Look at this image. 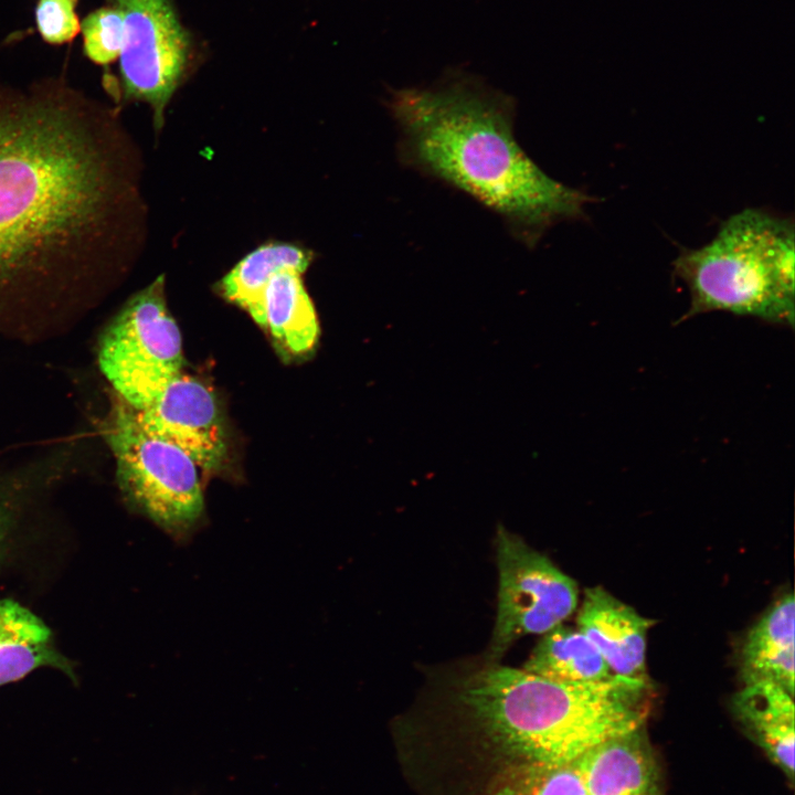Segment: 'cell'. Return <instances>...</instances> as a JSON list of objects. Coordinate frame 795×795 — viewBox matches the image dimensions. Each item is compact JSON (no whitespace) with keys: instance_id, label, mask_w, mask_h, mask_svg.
<instances>
[{"instance_id":"6da1fadb","label":"cell","mask_w":795,"mask_h":795,"mask_svg":"<svg viewBox=\"0 0 795 795\" xmlns=\"http://www.w3.org/2000/svg\"><path fill=\"white\" fill-rule=\"evenodd\" d=\"M123 141L62 81L0 87V332L67 327L105 294L132 199Z\"/></svg>"},{"instance_id":"7a4b0ae2","label":"cell","mask_w":795,"mask_h":795,"mask_svg":"<svg viewBox=\"0 0 795 795\" xmlns=\"http://www.w3.org/2000/svg\"><path fill=\"white\" fill-rule=\"evenodd\" d=\"M401 162L475 199L529 247L596 200L547 174L518 144L515 99L465 71L392 89Z\"/></svg>"},{"instance_id":"3957f363","label":"cell","mask_w":795,"mask_h":795,"mask_svg":"<svg viewBox=\"0 0 795 795\" xmlns=\"http://www.w3.org/2000/svg\"><path fill=\"white\" fill-rule=\"evenodd\" d=\"M444 679L465 723L529 772L574 762L644 727L650 710L647 678L564 683L486 657Z\"/></svg>"},{"instance_id":"277c9868","label":"cell","mask_w":795,"mask_h":795,"mask_svg":"<svg viewBox=\"0 0 795 795\" xmlns=\"http://www.w3.org/2000/svg\"><path fill=\"white\" fill-rule=\"evenodd\" d=\"M794 242L793 219L748 208L723 221L707 244L681 247L672 267L690 296L682 319L727 311L793 327Z\"/></svg>"},{"instance_id":"5b68a950","label":"cell","mask_w":795,"mask_h":795,"mask_svg":"<svg viewBox=\"0 0 795 795\" xmlns=\"http://www.w3.org/2000/svg\"><path fill=\"white\" fill-rule=\"evenodd\" d=\"M102 434L126 501L176 541H187L204 513L195 463L176 445L146 432L134 409L116 394Z\"/></svg>"},{"instance_id":"8992f818","label":"cell","mask_w":795,"mask_h":795,"mask_svg":"<svg viewBox=\"0 0 795 795\" xmlns=\"http://www.w3.org/2000/svg\"><path fill=\"white\" fill-rule=\"evenodd\" d=\"M97 363L115 394L134 410L151 404L182 372L181 333L165 296V276L134 294L97 341Z\"/></svg>"},{"instance_id":"52a82bcc","label":"cell","mask_w":795,"mask_h":795,"mask_svg":"<svg viewBox=\"0 0 795 795\" xmlns=\"http://www.w3.org/2000/svg\"><path fill=\"white\" fill-rule=\"evenodd\" d=\"M499 573L496 622L487 658L499 660L519 638L543 635L576 608L579 590L547 556L500 527L496 534Z\"/></svg>"},{"instance_id":"ba28073f","label":"cell","mask_w":795,"mask_h":795,"mask_svg":"<svg viewBox=\"0 0 795 795\" xmlns=\"http://www.w3.org/2000/svg\"><path fill=\"white\" fill-rule=\"evenodd\" d=\"M123 18L119 74L123 99L150 105L160 129L163 112L182 78L189 36L170 0H109Z\"/></svg>"},{"instance_id":"9c48e42d","label":"cell","mask_w":795,"mask_h":795,"mask_svg":"<svg viewBox=\"0 0 795 795\" xmlns=\"http://www.w3.org/2000/svg\"><path fill=\"white\" fill-rule=\"evenodd\" d=\"M149 434L182 449L197 466L214 471L227 457V438L211 390L182 372L147 407L136 411Z\"/></svg>"},{"instance_id":"30bf717a","label":"cell","mask_w":795,"mask_h":795,"mask_svg":"<svg viewBox=\"0 0 795 795\" xmlns=\"http://www.w3.org/2000/svg\"><path fill=\"white\" fill-rule=\"evenodd\" d=\"M577 629L602 655L613 674L646 678V640L653 619L642 616L601 586L587 589Z\"/></svg>"},{"instance_id":"8fae6325","label":"cell","mask_w":795,"mask_h":795,"mask_svg":"<svg viewBox=\"0 0 795 795\" xmlns=\"http://www.w3.org/2000/svg\"><path fill=\"white\" fill-rule=\"evenodd\" d=\"M583 795H665L645 725L608 739L580 759Z\"/></svg>"},{"instance_id":"7c38bea8","label":"cell","mask_w":795,"mask_h":795,"mask_svg":"<svg viewBox=\"0 0 795 795\" xmlns=\"http://www.w3.org/2000/svg\"><path fill=\"white\" fill-rule=\"evenodd\" d=\"M794 696L770 681L744 683L732 700L733 714L749 739L794 780Z\"/></svg>"},{"instance_id":"4fadbf2b","label":"cell","mask_w":795,"mask_h":795,"mask_svg":"<svg viewBox=\"0 0 795 795\" xmlns=\"http://www.w3.org/2000/svg\"><path fill=\"white\" fill-rule=\"evenodd\" d=\"M43 667L76 679L72 662L56 648L49 626L19 602L0 600V686Z\"/></svg>"},{"instance_id":"5bb4252c","label":"cell","mask_w":795,"mask_h":795,"mask_svg":"<svg viewBox=\"0 0 795 795\" xmlns=\"http://www.w3.org/2000/svg\"><path fill=\"white\" fill-rule=\"evenodd\" d=\"M793 593L783 594L749 632L741 654L744 683L770 681L794 696Z\"/></svg>"},{"instance_id":"9a60e30c","label":"cell","mask_w":795,"mask_h":795,"mask_svg":"<svg viewBox=\"0 0 795 795\" xmlns=\"http://www.w3.org/2000/svg\"><path fill=\"white\" fill-rule=\"evenodd\" d=\"M265 328L282 349L292 354L312 350L319 337V322L301 273L278 272L264 293Z\"/></svg>"},{"instance_id":"2e32d148","label":"cell","mask_w":795,"mask_h":795,"mask_svg":"<svg viewBox=\"0 0 795 795\" xmlns=\"http://www.w3.org/2000/svg\"><path fill=\"white\" fill-rule=\"evenodd\" d=\"M310 261L308 251L293 244L271 243L259 246L244 256L221 279V293L265 328L264 293L269 280L284 269L303 274Z\"/></svg>"},{"instance_id":"e0dca14e","label":"cell","mask_w":795,"mask_h":795,"mask_svg":"<svg viewBox=\"0 0 795 795\" xmlns=\"http://www.w3.org/2000/svg\"><path fill=\"white\" fill-rule=\"evenodd\" d=\"M523 669L564 683L596 682L616 676L586 636L562 624L543 634Z\"/></svg>"},{"instance_id":"ac0fdd59","label":"cell","mask_w":795,"mask_h":795,"mask_svg":"<svg viewBox=\"0 0 795 795\" xmlns=\"http://www.w3.org/2000/svg\"><path fill=\"white\" fill-rule=\"evenodd\" d=\"M83 50L95 64L108 65L119 59L123 46V18L115 7L92 11L81 22Z\"/></svg>"},{"instance_id":"d6986e66","label":"cell","mask_w":795,"mask_h":795,"mask_svg":"<svg viewBox=\"0 0 795 795\" xmlns=\"http://www.w3.org/2000/svg\"><path fill=\"white\" fill-rule=\"evenodd\" d=\"M77 0H39L35 22L42 39L50 44H65L81 32L76 14Z\"/></svg>"},{"instance_id":"ffe728a7","label":"cell","mask_w":795,"mask_h":795,"mask_svg":"<svg viewBox=\"0 0 795 795\" xmlns=\"http://www.w3.org/2000/svg\"><path fill=\"white\" fill-rule=\"evenodd\" d=\"M522 795H583L580 759L530 772V781Z\"/></svg>"},{"instance_id":"44dd1931","label":"cell","mask_w":795,"mask_h":795,"mask_svg":"<svg viewBox=\"0 0 795 795\" xmlns=\"http://www.w3.org/2000/svg\"><path fill=\"white\" fill-rule=\"evenodd\" d=\"M19 477H10L0 479V561L7 548L10 527L12 523V489L19 485Z\"/></svg>"}]
</instances>
